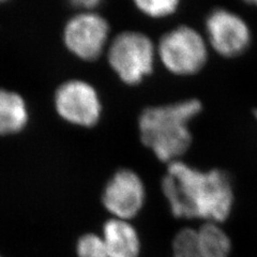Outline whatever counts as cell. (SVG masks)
Listing matches in <instances>:
<instances>
[{"label":"cell","mask_w":257,"mask_h":257,"mask_svg":"<svg viewBox=\"0 0 257 257\" xmlns=\"http://www.w3.org/2000/svg\"><path fill=\"white\" fill-rule=\"evenodd\" d=\"M101 3L99 0H79V2H74L73 5L79 9H83L84 12H89L95 9Z\"/></svg>","instance_id":"obj_15"},{"label":"cell","mask_w":257,"mask_h":257,"mask_svg":"<svg viewBox=\"0 0 257 257\" xmlns=\"http://www.w3.org/2000/svg\"><path fill=\"white\" fill-rule=\"evenodd\" d=\"M78 257H108L105 243L102 237L95 234H86L77 241Z\"/></svg>","instance_id":"obj_14"},{"label":"cell","mask_w":257,"mask_h":257,"mask_svg":"<svg viewBox=\"0 0 257 257\" xmlns=\"http://www.w3.org/2000/svg\"><path fill=\"white\" fill-rule=\"evenodd\" d=\"M104 243L108 257H138L140 238L138 231L127 221L112 218L103 227Z\"/></svg>","instance_id":"obj_9"},{"label":"cell","mask_w":257,"mask_h":257,"mask_svg":"<svg viewBox=\"0 0 257 257\" xmlns=\"http://www.w3.org/2000/svg\"><path fill=\"white\" fill-rule=\"evenodd\" d=\"M202 111V103L190 99L145 109L139 119L143 144L165 163L186 154L192 142L189 123Z\"/></svg>","instance_id":"obj_2"},{"label":"cell","mask_w":257,"mask_h":257,"mask_svg":"<svg viewBox=\"0 0 257 257\" xmlns=\"http://www.w3.org/2000/svg\"><path fill=\"white\" fill-rule=\"evenodd\" d=\"M28 121V110L22 96L12 91L0 90V135L22 131Z\"/></svg>","instance_id":"obj_10"},{"label":"cell","mask_w":257,"mask_h":257,"mask_svg":"<svg viewBox=\"0 0 257 257\" xmlns=\"http://www.w3.org/2000/svg\"><path fill=\"white\" fill-rule=\"evenodd\" d=\"M162 190L177 218H197L218 224L228 218L234 204V192L226 173L203 172L180 161L168 163Z\"/></svg>","instance_id":"obj_1"},{"label":"cell","mask_w":257,"mask_h":257,"mask_svg":"<svg viewBox=\"0 0 257 257\" xmlns=\"http://www.w3.org/2000/svg\"><path fill=\"white\" fill-rule=\"evenodd\" d=\"M197 232L203 257H228L231 248L230 239L218 224L208 222Z\"/></svg>","instance_id":"obj_11"},{"label":"cell","mask_w":257,"mask_h":257,"mask_svg":"<svg viewBox=\"0 0 257 257\" xmlns=\"http://www.w3.org/2000/svg\"><path fill=\"white\" fill-rule=\"evenodd\" d=\"M157 48L138 31H124L112 40L107 60L110 68L126 85H139L154 71Z\"/></svg>","instance_id":"obj_3"},{"label":"cell","mask_w":257,"mask_h":257,"mask_svg":"<svg viewBox=\"0 0 257 257\" xmlns=\"http://www.w3.org/2000/svg\"><path fill=\"white\" fill-rule=\"evenodd\" d=\"M250 4H251V5H254V6H256V7H257V0H255V2H250Z\"/></svg>","instance_id":"obj_16"},{"label":"cell","mask_w":257,"mask_h":257,"mask_svg":"<svg viewBox=\"0 0 257 257\" xmlns=\"http://www.w3.org/2000/svg\"><path fill=\"white\" fill-rule=\"evenodd\" d=\"M146 198L140 176L130 170L114 174L103 192V205L114 218L128 221L141 211Z\"/></svg>","instance_id":"obj_8"},{"label":"cell","mask_w":257,"mask_h":257,"mask_svg":"<svg viewBox=\"0 0 257 257\" xmlns=\"http://www.w3.org/2000/svg\"><path fill=\"white\" fill-rule=\"evenodd\" d=\"M109 36L106 20L93 11L80 12L70 19L63 29V42L77 58L98 59L105 48Z\"/></svg>","instance_id":"obj_6"},{"label":"cell","mask_w":257,"mask_h":257,"mask_svg":"<svg viewBox=\"0 0 257 257\" xmlns=\"http://www.w3.org/2000/svg\"><path fill=\"white\" fill-rule=\"evenodd\" d=\"M173 253L174 257H203L197 230L192 228L179 230L173 241Z\"/></svg>","instance_id":"obj_12"},{"label":"cell","mask_w":257,"mask_h":257,"mask_svg":"<svg viewBox=\"0 0 257 257\" xmlns=\"http://www.w3.org/2000/svg\"><path fill=\"white\" fill-rule=\"evenodd\" d=\"M253 114H254V116H255V118L257 119V109H255L254 111H253Z\"/></svg>","instance_id":"obj_17"},{"label":"cell","mask_w":257,"mask_h":257,"mask_svg":"<svg viewBox=\"0 0 257 257\" xmlns=\"http://www.w3.org/2000/svg\"><path fill=\"white\" fill-rule=\"evenodd\" d=\"M157 54L163 66L171 73L179 76L196 74L208 59L205 39L194 28L184 25L161 38Z\"/></svg>","instance_id":"obj_4"},{"label":"cell","mask_w":257,"mask_h":257,"mask_svg":"<svg viewBox=\"0 0 257 257\" xmlns=\"http://www.w3.org/2000/svg\"><path fill=\"white\" fill-rule=\"evenodd\" d=\"M135 6L145 15L152 19H164L174 14L178 9L177 0H139Z\"/></svg>","instance_id":"obj_13"},{"label":"cell","mask_w":257,"mask_h":257,"mask_svg":"<svg viewBox=\"0 0 257 257\" xmlns=\"http://www.w3.org/2000/svg\"><path fill=\"white\" fill-rule=\"evenodd\" d=\"M55 108L67 122L90 127L98 123L102 104L95 88L82 79L61 84L55 93Z\"/></svg>","instance_id":"obj_5"},{"label":"cell","mask_w":257,"mask_h":257,"mask_svg":"<svg viewBox=\"0 0 257 257\" xmlns=\"http://www.w3.org/2000/svg\"><path fill=\"white\" fill-rule=\"evenodd\" d=\"M208 41L224 57H236L251 43V31L240 15L226 9L213 10L206 21Z\"/></svg>","instance_id":"obj_7"}]
</instances>
